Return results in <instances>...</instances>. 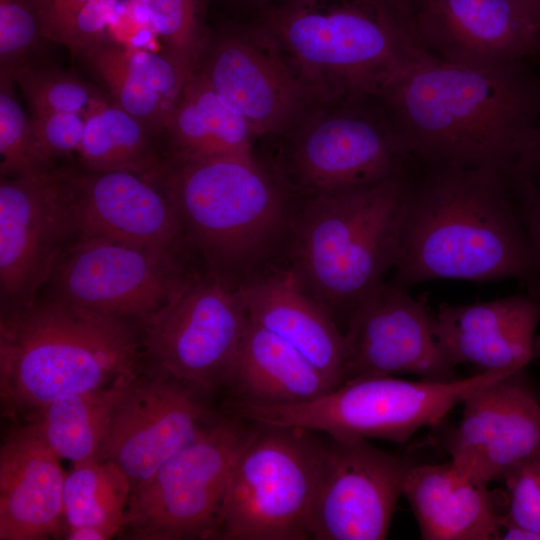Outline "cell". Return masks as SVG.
I'll use <instances>...</instances> for the list:
<instances>
[{"instance_id": "f1b7e54d", "label": "cell", "mask_w": 540, "mask_h": 540, "mask_svg": "<svg viewBox=\"0 0 540 540\" xmlns=\"http://www.w3.org/2000/svg\"><path fill=\"white\" fill-rule=\"evenodd\" d=\"M159 140L110 100L87 115L77 155L85 169L129 171L147 179L162 159Z\"/></svg>"}, {"instance_id": "1f68e13d", "label": "cell", "mask_w": 540, "mask_h": 540, "mask_svg": "<svg viewBox=\"0 0 540 540\" xmlns=\"http://www.w3.org/2000/svg\"><path fill=\"white\" fill-rule=\"evenodd\" d=\"M45 40L65 45L79 56L106 40L119 0H36Z\"/></svg>"}, {"instance_id": "6da1fadb", "label": "cell", "mask_w": 540, "mask_h": 540, "mask_svg": "<svg viewBox=\"0 0 540 540\" xmlns=\"http://www.w3.org/2000/svg\"><path fill=\"white\" fill-rule=\"evenodd\" d=\"M419 164L492 172L522 196L540 126V72L527 61L458 66L438 58L393 81L378 98Z\"/></svg>"}, {"instance_id": "60d3db41", "label": "cell", "mask_w": 540, "mask_h": 540, "mask_svg": "<svg viewBox=\"0 0 540 540\" xmlns=\"http://www.w3.org/2000/svg\"><path fill=\"white\" fill-rule=\"evenodd\" d=\"M532 11L540 19V0H515Z\"/></svg>"}, {"instance_id": "f546056e", "label": "cell", "mask_w": 540, "mask_h": 540, "mask_svg": "<svg viewBox=\"0 0 540 540\" xmlns=\"http://www.w3.org/2000/svg\"><path fill=\"white\" fill-rule=\"evenodd\" d=\"M123 470L107 459L73 465L64 482V533L73 528H93L107 539L118 535L131 494Z\"/></svg>"}, {"instance_id": "5bb4252c", "label": "cell", "mask_w": 540, "mask_h": 540, "mask_svg": "<svg viewBox=\"0 0 540 540\" xmlns=\"http://www.w3.org/2000/svg\"><path fill=\"white\" fill-rule=\"evenodd\" d=\"M194 67L256 137L287 133L315 104L255 21L210 31Z\"/></svg>"}, {"instance_id": "e575fe53", "label": "cell", "mask_w": 540, "mask_h": 540, "mask_svg": "<svg viewBox=\"0 0 540 540\" xmlns=\"http://www.w3.org/2000/svg\"><path fill=\"white\" fill-rule=\"evenodd\" d=\"M43 40L36 0H0V67L30 61Z\"/></svg>"}, {"instance_id": "2e32d148", "label": "cell", "mask_w": 540, "mask_h": 540, "mask_svg": "<svg viewBox=\"0 0 540 540\" xmlns=\"http://www.w3.org/2000/svg\"><path fill=\"white\" fill-rule=\"evenodd\" d=\"M207 395L160 370L140 371L119 404L101 459L117 464L132 490L138 488L219 416Z\"/></svg>"}, {"instance_id": "8d00e7d4", "label": "cell", "mask_w": 540, "mask_h": 540, "mask_svg": "<svg viewBox=\"0 0 540 540\" xmlns=\"http://www.w3.org/2000/svg\"><path fill=\"white\" fill-rule=\"evenodd\" d=\"M84 115L56 112L30 118L36 146L51 166L62 157L77 153L85 126Z\"/></svg>"}, {"instance_id": "4316f807", "label": "cell", "mask_w": 540, "mask_h": 540, "mask_svg": "<svg viewBox=\"0 0 540 540\" xmlns=\"http://www.w3.org/2000/svg\"><path fill=\"white\" fill-rule=\"evenodd\" d=\"M256 136L193 66L170 114L161 140L162 156L207 158L252 152Z\"/></svg>"}, {"instance_id": "d6986e66", "label": "cell", "mask_w": 540, "mask_h": 540, "mask_svg": "<svg viewBox=\"0 0 540 540\" xmlns=\"http://www.w3.org/2000/svg\"><path fill=\"white\" fill-rule=\"evenodd\" d=\"M77 234L135 244L187 261L192 251L164 191L129 171L66 169Z\"/></svg>"}, {"instance_id": "4dcf8cb0", "label": "cell", "mask_w": 540, "mask_h": 540, "mask_svg": "<svg viewBox=\"0 0 540 540\" xmlns=\"http://www.w3.org/2000/svg\"><path fill=\"white\" fill-rule=\"evenodd\" d=\"M13 76L35 116L72 112L87 117L110 101L109 96L75 73L56 67L28 61L15 66Z\"/></svg>"}, {"instance_id": "9a60e30c", "label": "cell", "mask_w": 540, "mask_h": 540, "mask_svg": "<svg viewBox=\"0 0 540 540\" xmlns=\"http://www.w3.org/2000/svg\"><path fill=\"white\" fill-rule=\"evenodd\" d=\"M410 465L368 439L322 441L311 539H385Z\"/></svg>"}, {"instance_id": "d4e9b609", "label": "cell", "mask_w": 540, "mask_h": 540, "mask_svg": "<svg viewBox=\"0 0 540 540\" xmlns=\"http://www.w3.org/2000/svg\"><path fill=\"white\" fill-rule=\"evenodd\" d=\"M108 90L110 100L160 140L192 61L167 49L156 53L100 41L80 55Z\"/></svg>"}, {"instance_id": "44dd1931", "label": "cell", "mask_w": 540, "mask_h": 540, "mask_svg": "<svg viewBox=\"0 0 540 540\" xmlns=\"http://www.w3.org/2000/svg\"><path fill=\"white\" fill-rule=\"evenodd\" d=\"M540 296L525 292L468 305L442 303L432 313L435 339L454 365L479 372L525 368L540 357Z\"/></svg>"}, {"instance_id": "74e56055", "label": "cell", "mask_w": 540, "mask_h": 540, "mask_svg": "<svg viewBox=\"0 0 540 540\" xmlns=\"http://www.w3.org/2000/svg\"><path fill=\"white\" fill-rule=\"evenodd\" d=\"M525 219L540 255V188L536 187L534 193L523 204Z\"/></svg>"}, {"instance_id": "cb8c5ba5", "label": "cell", "mask_w": 540, "mask_h": 540, "mask_svg": "<svg viewBox=\"0 0 540 540\" xmlns=\"http://www.w3.org/2000/svg\"><path fill=\"white\" fill-rule=\"evenodd\" d=\"M451 460L411 464L402 487L424 540H499L503 495Z\"/></svg>"}, {"instance_id": "30bf717a", "label": "cell", "mask_w": 540, "mask_h": 540, "mask_svg": "<svg viewBox=\"0 0 540 540\" xmlns=\"http://www.w3.org/2000/svg\"><path fill=\"white\" fill-rule=\"evenodd\" d=\"M287 133L290 183L306 198L365 188L416 162L378 99L314 104Z\"/></svg>"}, {"instance_id": "b9f144b4", "label": "cell", "mask_w": 540, "mask_h": 540, "mask_svg": "<svg viewBox=\"0 0 540 540\" xmlns=\"http://www.w3.org/2000/svg\"><path fill=\"white\" fill-rule=\"evenodd\" d=\"M407 3L416 13L421 7H423L429 0H406Z\"/></svg>"}, {"instance_id": "7402d4cb", "label": "cell", "mask_w": 540, "mask_h": 540, "mask_svg": "<svg viewBox=\"0 0 540 540\" xmlns=\"http://www.w3.org/2000/svg\"><path fill=\"white\" fill-rule=\"evenodd\" d=\"M60 457L28 424L0 450V539L43 540L64 534L66 473Z\"/></svg>"}, {"instance_id": "ba28073f", "label": "cell", "mask_w": 540, "mask_h": 540, "mask_svg": "<svg viewBox=\"0 0 540 540\" xmlns=\"http://www.w3.org/2000/svg\"><path fill=\"white\" fill-rule=\"evenodd\" d=\"M254 424L231 470L216 539H311L322 441L301 428Z\"/></svg>"}, {"instance_id": "f35d334b", "label": "cell", "mask_w": 540, "mask_h": 540, "mask_svg": "<svg viewBox=\"0 0 540 540\" xmlns=\"http://www.w3.org/2000/svg\"><path fill=\"white\" fill-rule=\"evenodd\" d=\"M529 171L535 186L540 188V126L534 136L529 157Z\"/></svg>"}, {"instance_id": "7a4b0ae2", "label": "cell", "mask_w": 540, "mask_h": 540, "mask_svg": "<svg viewBox=\"0 0 540 540\" xmlns=\"http://www.w3.org/2000/svg\"><path fill=\"white\" fill-rule=\"evenodd\" d=\"M524 201L492 172L419 164L392 284L407 289L435 279H516L540 296V255Z\"/></svg>"}, {"instance_id": "603a6c76", "label": "cell", "mask_w": 540, "mask_h": 540, "mask_svg": "<svg viewBox=\"0 0 540 540\" xmlns=\"http://www.w3.org/2000/svg\"><path fill=\"white\" fill-rule=\"evenodd\" d=\"M237 290L250 321L295 347L336 387L343 383L344 334L291 267L262 271Z\"/></svg>"}, {"instance_id": "8992f818", "label": "cell", "mask_w": 540, "mask_h": 540, "mask_svg": "<svg viewBox=\"0 0 540 540\" xmlns=\"http://www.w3.org/2000/svg\"><path fill=\"white\" fill-rule=\"evenodd\" d=\"M418 162L377 184L306 198L288 243L291 268L332 316L348 319L394 268Z\"/></svg>"}, {"instance_id": "ac0fdd59", "label": "cell", "mask_w": 540, "mask_h": 540, "mask_svg": "<svg viewBox=\"0 0 540 540\" xmlns=\"http://www.w3.org/2000/svg\"><path fill=\"white\" fill-rule=\"evenodd\" d=\"M527 367L469 393L447 438L450 460L477 481H499L540 451V390Z\"/></svg>"}, {"instance_id": "277c9868", "label": "cell", "mask_w": 540, "mask_h": 540, "mask_svg": "<svg viewBox=\"0 0 540 540\" xmlns=\"http://www.w3.org/2000/svg\"><path fill=\"white\" fill-rule=\"evenodd\" d=\"M174 206L206 272L238 288L289 243L295 212L285 183L251 153L162 156L148 178Z\"/></svg>"}, {"instance_id": "d590c367", "label": "cell", "mask_w": 540, "mask_h": 540, "mask_svg": "<svg viewBox=\"0 0 540 540\" xmlns=\"http://www.w3.org/2000/svg\"><path fill=\"white\" fill-rule=\"evenodd\" d=\"M500 523H509L540 538V451L526 459L503 479Z\"/></svg>"}, {"instance_id": "484cf974", "label": "cell", "mask_w": 540, "mask_h": 540, "mask_svg": "<svg viewBox=\"0 0 540 540\" xmlns=\"http://www.w3.org/2000/svg\"><path fill=\"white\" fill-rule=\"evenodd\" d=\"M225 388L231 401L276 407L311 401L336 386L295 347L249 320Z\"/></svg>"}, {"instance_id": "7c38bea8", "label": "cell", "mask_w": 540, "mask_h": 540, "mask_svg": "<svg viewBox=\"0 0 540 540\" xmlns=\"http://www.w3.org/2000/svg\"><path fill=\"white\" fill-rule=\"evenodd\" d=\"M197 274L180 258L104 236L77 234L48 282L52 297L140 323Z\"/></svg>"}, {"instance_id": "3957f363", "label": "cell", "mask_w": 540, "mask_h": 540, "mask_svg": "<svg viewBox=\"0 0 540 540\" xmlns=\"http://www.w3.org/2000/svg\"><path fill=\"white\" fill-rule=\"evenodd\" d=\"M315 104L378 99L437 59L406 0H287L257 14Z\"/></svg>"}, {"instance_id": "5b68a950", "label": "cell", "mask_w": 540, "mask_h": 540, "mask_svg": "<svg viewBox=\"0 0 540 540\" xmlns=\"http://www.w3.org/2000/svg\"><path fill=\"white\" fill-rule=\"evenodd\" d=\"M139 323L51 297L1 318L2 407L24 420L53 399L136 377Z\"/></svg>"}, {"instance_id": "4fadbf2b", "label": "cell", "mask_w": 540, "mask_h": 540, "mask_svg": "<svg viewBox=\"0 0 540 540\" xmlns=\"http://www.w3.org/2000/svg\"><path fill=\"white\" fill-rule=\"evenodd\" d=\"M76 235L66 169L31 177H1V318L35 304L38 291Z\"/></svg>"}, {"instance_id": "e0dca14e", "label": "cell", "mask_w": 540, "mask_h": 540, "mask_svg": "<svg viewBox=\"0 0 540 540\" xmlns=\"http://www.w3.org/2000/svg\"><path fill=\"white\" fill-rule=\"evenodd\" d=\"M344 381L367 376L412 374L420 379L459 378L439 347L426 296L380 282L347 319Z\"/></svg>"}, {"instance_id": "d6a6232c", "label": "cell", "mask_w": 540, "mask_h": 540, "mask_svg": "<svg viewBox=\"0 0 540 540\" xmlns=\"http://www.w3.org/2000/svg\"><path fill=\"white\" fill-rule=\"evenodd\" d=\"M11 67H0V174L5 178L41 175L56 167L41 156L30 118L17 101Z\"/></svg>"}, {"instance_id": "52a82bcc", "label": "cell", "mask_w": 540, "mask_h": 540, "mask_svg": "<svg viewBox=\"0 0 540 540\" xmlns=\"http://www.w3.org/2000/svg\"><path fill=\"white\" fill-rule=\"evenodd\" d=\"M510 373L479 372L451 381L367 376L303 403L261 407L234 402L231 407L234 414L257 424L405 443L420 428L438 424L469 393Z\"/></svg>"}, {"instance_id": "ffe728a7", "label": "cell", "mask_w": 540, "mask_h": 540, "mask_svg": "<svg viewBox=\"0 0 540 540\" xmlns=\"http://www.w3.org/2000/svg\"><path fill=\"white\" fill-rule=\"evenodd\" d=\"M415 15L425 46L446 63L491 68L540 52V19L515 0H429Z\"/></svg>"}, {"instance_id": "836d02e7", "label": "cell", "mask_w": 540, "mask_h": 540, "mask_svg": "<svg viewBox=\"0 0 540 540\" xmlns=\"http://www.w3.org/2000/svg\"><path fill=\"white\" fill-rule=\"evenodd\" d=\"M167 49L196 63L209 30L203 0H136Z\"/></svg>"}, {"instance_id": "9c48e42d", "label": "cell", "mask_w": 540, "mask_h": 540, "mask_svg": "<svg viewBox=\"0 0 540 540\" xmlns=\"http://www.w3.org/2000/svg\"><path fill=\"white\" fill-rule=\"evenodd\" d=\"M235 414L208 424L131 491L118 535L136 540L216 539L233 464L254 425Z\"/></svg>"}, {"instance_id": "8fae6325", "label": "cell", "mask_w": 540, "mask_h": 540, "mask_svg": "<svg viewBox=\"0 0 540 540\" xmlns=\"http://www.w3.org/2000/svg\"><path fill=\"white\" fill-rule=\"evenodd\" d=\"M236 288L197 274L139 323L149 367L208 394L225 388L248 325Z\"/></svg>"}, {"instance_id": "ab89813d", "label": "cell", "mask_w": 540, "mask_h": 540, "mask_svg": "<svg viewBox=\"0 0 540 540\" xmlns=\"http://www.w3.org/2000/svg\"><path fill=\"white\" fill-rule=\"evenodd\" d=\"M235 3L246 5L255 8L258 13L273 5L282 3L287 0H233Z\"/></svg>"}, {"instance_id": "83f0119b", "label": "cell", "mask_w": 540, "mask_h": 540, "mask_svg": "<svg viewBox=\"0 0 540 540\" xmlns=\"http://www.w3.org/2000/svg\"><path fill=\"white\" fill-rule=\"evenodd\" d=\"M134 378L59 396L26 418L25 424L73 465L101 459L116 411Z\"/></svg>"}]
</instances>
